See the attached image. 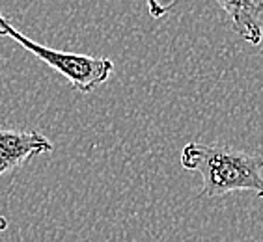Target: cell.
Here are the masks:
<instances>
[{"mask_svg": "<svg viewBox=\"0 0 263 242\" xmlns=\"http://www.w3.org/2000/svg\"><path fill=\"white\" fill-rule=\"evenodd\" d=\"M179 162L183 170L202 175L198 197H220L243 190L263 197V153L189 142L181 149Z\"/></svg>", "mask_w": 263, "mask_h": 242, "instance_id": "1", "label": "cell"}, {"mask_svg": "<svg viewBox=\"0 0 263 242\" xmlns=\"http://www.w3.org/2000/svg\"><path fill=\"white\" fill-rule=\"evenodd\" d=\"M0 37H10L17 41L23 49L41 60L45 66L60 73L71 86L81 93H91L97 86H101L108 80V76L114 71V62L110 58H97L88 54H75V52H62L35 43L26 34L19 32L10 21L0 11Z\"/></svg>", "mask_w": 263, "mask_h": 242, "instance_id": "2", "label": "cell"}, {"mask_svg": "<svg viewBox=\"0 0 263 242\" xmlns=\"http://www.w3.org/2000/svg\"><path fill=\"white\" fill-rule=\"evenodd\" d=\"M52 149V142L41 132L0 123V177L41 153H51Z\"/></svg>", "mask_w": 263, "mask_h": 242, "instance_id": "3", "label": "cell"}, {"mask_svg": "<svg viewBox=\"0 0 263 242\" xmlns=\"http://www.w3.org/2000/svg\"><path fill=\"white\" fill-rule=\"evenodd\" d=\"M232 21L233 30L250 45L263 41V0H215Z\"/></svg>", "mask_w": 263, "mask_h": 242, "instance_id": "4", "label": "cell"}, {"mask_svg": "<svg viewBox=\"0 0 263 242\" xmlns=\"http://www.w3.org/2000/svg\"><path fill=\"white\" fill-rule=\"evenodd\" d=\"M146 4H147V11H149L152 19H162V17L170 11V8H172V4L164 6V4H161L159 0H146Z\"/></svg>", "mask_w": 263, "mask_h": 242, "instance_id": "5", "label": "cell"}]
</instances>
